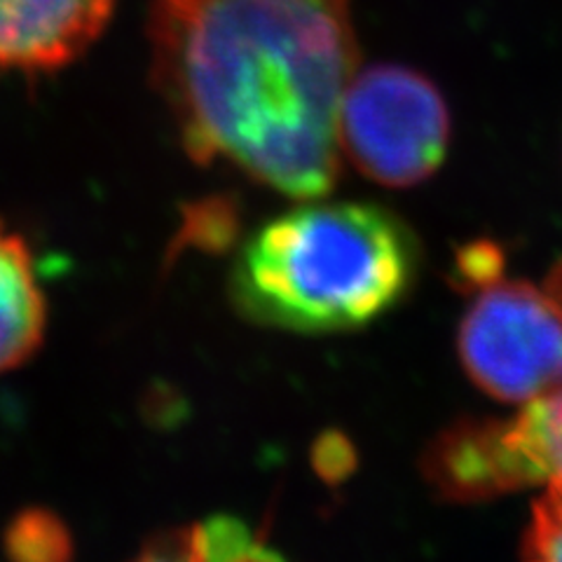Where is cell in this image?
Segmentation results:
<instances>
[{
    "label": "cell",
    "mask_w": 562,
    "mask_h": 562,
    "mask_svg": "<svg viewBox=\"0 0 562 562\" xmlns=\"http://www.w3.org/2000/svg\"><path fill=\"white\" fill-rule=\"evenodd\" d=\"M153 82L186 153L295 200L340 176L359 45L351 0H150Z\"/></svg>",
    "instance_id": "6da1fadb"
},
{
    "label": "cell",
    "mask_w": 562,
    "mask_h": 562,
    "mask_svg": "<svg viewBox=\"0 0 562 562\" xmlns=\"http://www.w3.org/2000/svg\"><path fill=\"white\" fill-rule=\"evenodd\" d=\"M5 549L16 560H66L74 553V543L55 514L31 508L8 527Z\"/></svg>",
    "instance_id": "9c48e42d"
},
{
    "label": "cell",
    "mask_w": 562,
    "mask_h": 562,
    "mask_svg": "<svg viewBox=\"0 0 562 562\" xmlns=\"http://www.w3.org/2000/svg\"><path fill=\"white\" fill-rule=\"evenodd\" d=\"M457 272L469 291H481L502 279L504 254L492 241H473L457 254Z\"/></svg>",
    "instance_id": "8fae6325"
},
{
    "label": "cell",
    "mask_w": 562,
    "mask_h": 562,
    "mask_svg": "<svg viewBox=\"0 0 562 562\" xmlns=\"http://www.w3.org/2000/svg\"><path fill=\"white\" fill-rule=\"evenodd\" d=\"M415 270L417 244L392 211L363 202L305 204L244 244L231 295L256 324L338 333L392 310Z\"/></svg>",
    "instance_id": "7a4b0ae2"
},
{
    "label": "cell",
    "mask_w": 562,
    "mask_h": 562,
    "mask_svg": "<svg viewBox=\"0 0 562 562\" xmlns=\"http://www.w3.org/2000/svg\"><path fill=\"white\" fill-rule=\"evenodd\" d=\"M115 0H0V68L55 70L94 43Z\"/></svg>",
    "instance_id": "5b68a950"
},
{
    "label": "cell",
    "mask_w": 562,
    "mask_h": 562,
    "mask_svg": "<svg viewBox=\"0 0 562 562\" xmlns=\"http://www.w3.org/2000/svg\"><path fill=\"white\" fill-rule=\"evenodd\" d=\"M522 558L562 562V479H553L535 502L522 537Z\"/></svg>",
    "instance_id": "30bf717a"
},
{
    "label": "cell",
    "mask_w": 562,
    "mask_h": 562,
    "mask_svg": "<svg viewBox=\"0 0 562 562\" xmlns=\"http://www.w3.org/2000/svg\"><path fill=\"white\" fill-rule=\"evenodd\" d=\"M457 349L469 378L506 403H530L562 386V303L530 281L504 277L479 291Z\"/></svg>",
    "instance_id": "277c9868"
},
{
    "label": "cell",
    "mask_w": 562,
    "mask_h": 562,
    "mask_svg": "<svg viewBox=\"0 0 562 562\" xmlns=\"http://www.w3.org/2000/svg\"><path fill=\"white\" fill-rule=\"evenodd\" d=\"M485 431L504 492L562 479V386L514 419H485Z\"/></svg>",
    "instance_id": "8992f818"
},
{
    "label": "cell",
    "mask_w": 562,
    "mask_h": 562,
    "mask_svg": "<svg viewBox=\"0 0 562 562\" xmlns=\"http://www.w3.org/2000/svg\"><path fill=\"white\" fill-rule=\"evenodd\" d=\"M547 289L553 297H558V301L562 303V260L558 262V266L551 270V274H549V281H547Z\"/></svg>",
    "instance_id": "7c38bea8"
},
{
    "label": "cell",
    "mask_w": 562,
    "mask_h": 562,
    "mask_svg": "<svg viewBox=\"0 0 562 562\" xmlns=\"http://www.w3.org/2000/svg\"><path fill=\"white\" fill-rule=\"evenodd\" d=\"M340 153L366 179L417 186L443 165L450 113L438 87L406 66L357 70L338 115Z\"/></svg>",
    "instance_id": "3957f363"
},
{
    "label": "cell",
    "mask_w": 562,
    "mask_h": 562,
    "mask_svg": "<svg viewBox=\"0 0 562 562\" xmlns=\"http://www.w3.org/2000/svg\"><path fill=\"white\" fill-rule=\"evenodd\" d=\"M45 322V297L29 246L0 223V373L35 355Z\"/></svg>",
    "instance_id": "52a82bcc"
},
{
    "label": "cell",
    "mask_w": 562,
    "mask_h": 562,
    "mask_svg": "<svg viewBox=\"0 0 562 562\" xmlns=\"http://www.w3.org/2000/svg\"><path fill=\"white\" fill-rule=\"evenodd\" d=\"M266 551L249 527L231 516H216L186 530V560H266Z\"/></svg>",
    "instance_id": "ba28073f"
}]
</instances>
